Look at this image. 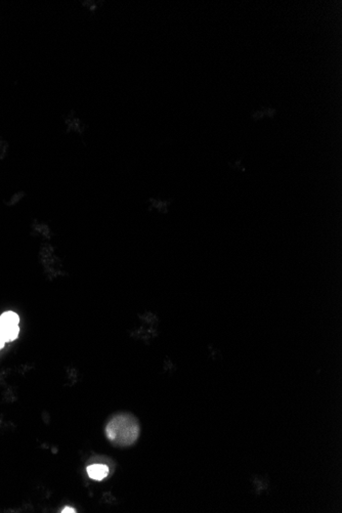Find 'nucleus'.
Returning <instances> with one entry per match:
<instances>
[{
  "label": "nucleus",
  "mask_w": 342,
  "mask_h": 513,
  "mask_svg": "<svg viewBox=\"0 0 342 513\" xmlns=\"http://www.w3.org/2000/svg\"><path fill=\"white\" fill-rule=\"evenodd\" d=\"M140 424L133 415L118 414L106 426V435L115 446L127 447L138 439Z\"/></svg>",
  "instance_id": "nucleus-1"
},
{
  "label": "nucleus",
  "mask_w": 342,
  "mask_h": 513,
  "mask_svg": "<svg viewBox=\"0 0 342 513\" xmlns=\"http://www.w3.org/2000/svg\"><path fill=\"white\" fill-rule=\"evenodd\" d=\"M109 473V467L105 464H92L87 467V474L88 476L93 480H103L106 477H108Z\"/></svg>",
  "instance_id": "nucleus-2"
},
{
  "label": "nucleus",
  "mask_w": 342,
  "mask_h": 513,
  "mask_svg": "<svg viewBox=\"0 0 342 513\" xmlns=\"http://www.w3.org/2000/svg\"><path fill=\"white\" fill-rule=\"evenodd\" d=\"M20 317L13 312H5L0 316V331L19 326Z\"/></svg>",
  "instance_id": "nucleus-3"
},
{
  "label": "nucleus",
  "mask_w": 342,
  "mask_h": 513,
  "mask_svg": "<svg viewBox=\"0 0 342 513\" xmlns=\"http://www.w3.org/2000/svg\"><path fill=\"white\" fill-rule=\"evenodd\" d=\"M0 333H1L3 339L5 342H11L15 339L18 338L19 336V333H20V327L19 326H16L13 328H9V329H6V330H3V331H0Z\"/></svg>",
  "instance_id": "nucleus-4"
},
{
  "label": "nucleus",
  "mask_w": 342,
  "mask_h": 513,
  "mask_svg": "<svg viewBox=\"0 0 342 513\" xmlns=\"http://www.w3.org/2000/svg\"><path fill=\"white\" fill-rule=\"evenodd\" d=\"M62 512L63 513H66V512L67 513H73V512H76V510L74 508H72V507H66V508L63 509Z\"/></svg>",
  "instance_id": "nucleus-5"
},
{
  "label": "nucleus",
  "mask_w": 342,
  "mask_h": 513,
  "mask_svg": "<svg viewBox=\"0 0 342 513\" xmlns=\"http://www.w3.org/2000/svg\"><path fill=\"white\" fill-rule=\"evenodd\" d=\"M5 343H6V342L4 341V339H3L2 335H1V333H0V350H2V349L4 348V344H5Z\"/></svg>",
  "instance_id": "nucleus-6"
}]
</instances>
